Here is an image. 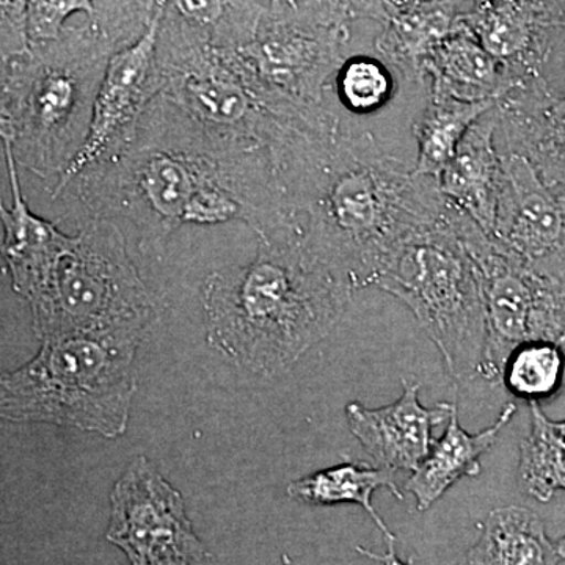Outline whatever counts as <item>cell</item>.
<instances>
[{"instance_id":"obj_15","label":"cell","mask_w":565,"mask_h":565,"mask_svg":"<svg viewBox=\"0 0 565 565\" xmlns=\"http://www.w3.org/2000/svg\"><path fill=\"white\" fill-rule=\"evenodd\" d=\"M404 392L394 403L367 408L359 403L345 405V418L353 437L363 446L375 467L414 473L435 444L434 429L448 423L452 404L424 407L419 385L403 381Z\"/></svg>"},{"instance_id":"obj_8","label":"cell","mask_w":565,"mask_h":565,"mask_svg":"<svg viewBox=\"0 0 565 565\" xmlns=\"http://www.w3.org/2000/svg\"><path fill=\"white\" fill-rule=\"evenodd\" d=\"M374 286L411 308L452 379L478 377L487 338L484 297L473 259L452 225L451 206L440 222L403 245Z\"/></svg>"},{"instance_id":"obj_7","label":"cell","mask_w":565,"mask_h":565,"mask_svg":"<svg viewBox=\"0 0 565 565\" xmlns=\"http://www.w3.org/2000/svg\"><path fill=\"white\" fill-rule=\"evenodd\" d=\"M41 341L65 334L148 330L158 300L114 221H88L29 300Z\"/></svg>"},{"instance_id":"obj_5","label":"cell","mask_w":565,"mask_h":565,"mask_svg":"<svg viewBox=\"0 0 565 565\" xmlns=\"http://www.w3.org/2000/svg\"><path fill=\"white\" fill-rule=\"evenodd\" d=\"M148 330L65 334L0 374V422L47 423L117 438L128 429L134 359Z\"/></svg>"},{"instance_id":"obj_30","label":"cell","mask_w":565,"mask_h":565,"mask_svg":"<svg viewBox=\"0 0 565 565\" xmlns=\"http://www.w3.org/2000/svg\"><path fill=\"white\" fill-rule=\"evenodd\" d=\"M294 7L318 24L345 31L353 21L384 24L393 11L392 0H296Z\"/></svg>"},{"instance_id":"obj_17","label":"cell","mask_w":565,"mask_h":565,"mask_svg":"<svg viewBox=\"0 0 565 565\" xmlns=\"http://www.w3.org/2000/svg\"><path fill=\"white\" fill-rule=\"evenodd\" d=\"M497 129L494 106L468 129L451 161L437 177L438 189L446 202L478 223L489 236L493 233L503 182Z\"/></svg>"},{"instance_id":"obj_12","label":"cell","mask_w":565,"mask_h":565,"mask_svg":"<svg viewBox=\"0 0 565 565\" xmlns=\"http://www.w3.org/2000/svg\"><path fill=\"white\" fill-rule=\"evenodd\" d=\"M161 11L154 7L147 31L129 46L115 52L107 63L96 95L90 129L79 154L58 177L62 193L84 170L120 151L136 134L141 115L154 98V57Z\"/></svg>"},{"instance_id":"obj_16","label":"cell","mask_w":565,"mask_h":565,"mask_svg":"<svg viewBox=\"0 0 565 565\" xmlns=\"http://www.w3.org/2000/svg\"><path fill=\"white\" fill-rule=\"evenodd\" d=\"M497 137L504 151L523 156L546 184H565V95L534 76L497 104Z\"/></svg>"},{"instance_id":"obj_25","label":"cell","mask_w":565,"mask_h":565,"mask_svg":"<svg viewBox=\"0 0 565 565\" xmlns=\"http://www.w3.org/2000/svg\"><path fill=\"white\" fill-rule=\"evenodd\" d=\"M498 103L462 102L430 93L429 104L415 125L418 158L414 167L419 177L437 178L462 141L465 134Z\"/></svg>"},{"instance_id":"obj_13","label":"cell","mask_w":565,"mask_h":565,"mask_svg":"<svg viewBox=\"0 0 565 565\" xmlns=\"http://www.w3.org/2000/svg\"><path fill=\"white\" fill-rule=\"evenodd\" d=\"M501 161L493 239L535 273L565 281L564 218L555 188L523 156L501 152Z\"/></svg>"},{"instance_id":"obj_14","label":"cell","mask_w":565,"mask_h":565,"mask_svg":"<svg viewBox=\"0 0 565 565\" xmlns=\"http://www.w3.org/2000/svg\"><path fill=\"white\" fill-rule=\"evenodd\" d=\"M460 21L522 82L542 76L552 32L565 28L557 0H473Z\"/></svg>"},{"instance_id":"obj_11","label":"cell","mask_w":565,"mask_h":565,"mask_svg":"<svg viewBox=\"0 0 565 565\" xmlns=\"http://www.w3.org/2000/svg\"><path fill=\"white\" fill-rule=\"evenodd\" d=\"M107 539L131 565H206L184 500L147 457H136L110 493Z\"/></svg>"},{"instance_id":"obj_21","label":"cell","mask_w":565,"mask_h":565,"mask_svg":"<svg viewBox=\"0 0 565 565\" xmlns=\"http://www.w3.org/2000/svg\"><path fill=\"white\" fill-rule=\"evenodd\" d=\"M515 404H508L497 422L479 434H468L460 426L457 404H452L444 437L435 440L429 455L412 473L405 489L414 493L419 512L433 508L457 481L481 475V457L497 444L498 435L511 423Z\"/></svg>"},{"instance_id":"obj_19","label":"cell","mask_w":565,"mask_h":565,"mask_svg":"<svg viewBox=\"0 0 565 565\" xmlns=\"http://www.w3.org/2000/svg\"><path fill=\"white\" fill-rule=\"evenodd\" d=\"M423 71L424 81H430V93L462 102L500 103L512 88L522 84L503 62L479 43L462 21L435 47Z\"/></svg>"},{"instance_id":"obj_24","label":"cell","mask_w":565,"mask_h":565,"mask_svg":"<svg viewBox=\"0 0 565 565\" xmlns=\"http://www.w3.org/2000/svg\"><path fill=\"white\" fill-rule=\"evenodd\" d=\"M200 33L215 47L237 50L255 39L266 7L258 0H140Z\"/></svg>"},{"instance_id":"obj_10","label":"cell","mask_w":565,"mask_h":565,"mask_svg":"<svg viewBox=\"0 0 565 565\" xmlns=\"http://www.w3.org/2000/svg\"><path fill=\"white\" fill-rule=\"evenodd\" d=\"M349 39L351 31L318 24L288 0H270L255 39L234 54L264 95L311 109L326 104Z\"/></svg>"},{"instance_id":"obj_35","label":"cell","mask_w":565,"mask_h":565,"mask_svg":"<svg viewBox=\"0 0 565 565\" xmlns=\"http://www.w3.org/2000/svg\"><path fill=\"white\" fill-rule=\"evenodd\" d=\"M557 552H559L561 559H565V535L557 542Z\"/></svg>"},{"instance_id":"obj_3","label":"cell","mask_w":565,"mask_h":565,"mask_svg":"<svg viewBox=\"0 0 565 565\" xmlns=\"http://www.w3.org/2000/svg\"><path fill=\"white\" fill-rule=\"evenodd\" d=\"M352 292L310 250L302 225L259 234L250 263L203 282L207 344L248 373L274 377L332 332Z\"/></svg>"},{"instance_id":"obj_37","label":"cell","mask_w":565,"mask_h":565,"mask_svg":"<svg viewBox=\"0 0 565 565\" xmlns=\"http://www.w3.org/2000/svg\"><path fill=\"white\" fill-rule=\"evenodd\" d=\"M555 426H556L557 433L563 435V438L565 440V419H563V422H555Z\"/></svg>"},{"instance_id":"obj_26","label":"cell","mask_w":565,"mask_h":565,"mask_svg":"<svg viewBox=\"0 0 565 565\" xmlns=\"http://www.w3.org/2000/svg\"><path fill=\"white\" fill-rule=\"evenodd\" d=\"M530 433L520 445L519 481L523 492L548 503L565 490V440L541 404H530Z\"/></svg>"},{"instance_id":"obj_34","label":"cell","mask_w":565,"mask_h":565,"mask_svg":"<svg viewBox=\"0 0 565 565\" xmlns=\"http://www.w3.org/2000/svg\"><path fill=\"white\" fill-rule=\"evenodd\" d=\"M555 192H556L557 200H559L561 211H563L564 239H565V184L564 185H555Z\"/></svg>"},{"instance_id":"obj_32","label":"cell","mask_w":565,"mask_h":565,"mask_svg":"<svg viewBox=\"0 0 565 565\" xmlns=\"http://www.w3.org/2000/svg\"><path fill=\"white\" fill-rule=\"evenodd\" d=\"M29 50L28 0H0V65Z\"/></svg>"},{"instance_id":"obj_1","label":"cell","mask_w":565,"mask_h":565,"mask_svg":"<svg viewBox=\"0 0 565 565\" xmlns=\"http://www.w3.org/2000/svg\"><path fill=\"white\" fill-rule=\"evenodd\" d=\"M71 184L88 221L131 223L145 250L184 225L244 222L264 234L294 221L269 156L221 150L161 96L125 148Z\"/></svg>"},{"instance_id":"obj_33","label":"cell","mask_w":565,"mask_h":565,"mask_svg":"<svg viewBox=\"0 0 565 565\" xmlns=\"http://www.w3.org/2000/svg\"><path fill=\"white\" fill-rule=\"evenodd\" d=\"M394 541L396 539H386V552L385 555H377V553L370 552V550L356 548V552L362 553L363 556L370 557V559L379 561L384 565H414L412 561L404 563L396 555V548H394Z\"/></svg>"},{"instance_id":"obj_28","label":"cell","mask_w":565,"mask_h":565,"mask_svg":"<svg viewBox=\"0 0 565 565\" xmlns=\"http://www.w3.org/2000/svg\"><path fill=\"white\" fill-rule=\"evenodd\" d=\"M338 98L345 109L366 115L381 110L392 99L394 82L388 65L379 58H348L334 76Z\"/></svg>"},{"instance_id":"obj_20","label":"cell","mask_w":565,"mask_h":565,"mask_svg":"<svg viewBox=\"0 0 565 565\" xmlns=\"http://www.w3.org/2000/svg\"><path fill=\"white\" fill-rule=\"evenodd\" d=\"M465 3L471 0H422L393 6L388 20L382 24L384 31L375 40V51L405 79L423 84L424 63L459 28Z\"/></svg>"},{"instance_id":"obj_31","label":"cell","mask_w":565,"mask_h":565,"mask_svg":"<svg viewBox=\"0 0 565 565\" xmlns=\"http://www.w3.org/2000/svg\"><path fill=\"white\" fill-rule=\"evenodd\" d=\"M93 14V0H28V35L31 44L58 39L73 14Z\"/></svg>"},{"instance_id":"obj_4","label":"cell","mask_w":565,"mask_h":565,"mask_svg":"<svg viewBox=\"0 0 565 565\" xmlns=\"http://www.w3.org/2000/svg\"><path fill=\"white\" fill-rule=\"evenodd\" d=\"M115 47L90 22L31 44L6 63L0 82V137L14 161L39 177H61L79 154L93 106Z\"/></svg>"},{"instance_id":"obj_22","label":"cell","mask_w":565,"mask_h":565,"mask_svg":"<svg viewBox=\"0 0 565 565\" xmlns=\"http://www.w3.org/2000/svg\"><path fill=\"white\" fill-rule=\"evenodd\" d=\"M557 545L544 522L522 505L498 508L487 515L476 544L459 565H557Z\"/></svg>"},{"instance_id":"obj_9","label":"cell","mask_w":565,"mask_h":565,"mask_svg":"<svg viewBox=\"0 0 565 565\" xmlns=\"http://www.w3.org/2000/svg\"><path fill=\"white\" fill-rule=\"evenodd\" d=\"M451 221L473 259L484 297L487 338L479 375L501 384L505 360L516 345L544 340L565 348V281L535 273L452 206Z\"/></svg>"},{"instance_id":"obj_27","label":"cell","mask_w":565,"mask_h":565,"mask_svg":"<svg viewBox=\"0 0 565 565\" xmlns=\"http://www.w3.org/2000/svg\"><path fill=\"white\" fill-rule=\"evenodd\" d=\"M501 384L530 404L552 399L565 385L564 345L544 340L516 345L505 360Z\"/></svg>"},{"instance_id":"obj_23","label":"cell","mask_w":565,"mask_h":565,"mask_svg":"<svg viewBox=\"0 0 565 565\" xmlns=\"http://www.w3.org/2000/svg\"><path fill=\"white\" fill-rule=\"evenodd\" d=\"M394 478L396 473L385 468L359 462L341 463L296 479L288 486V494L292 500L302 501L305 504L360 505L373 519L385 539H394L392 531L373 505V493L379 489L390 490L397 500H405V494L401 492Z\"/></svg>"},{"instance_id":"obj_6","label":"cell","mask_w":565,"mask_h":565,"mask_svg":"<svg viewBox=\"0 0 565 565\" xmlns=\"http://www.w3.org/2000/svg\"><path fill=\"white\" fill-rule=\"evenodd\" d=\"M154 92L221 150L263 152L273 162L275 151L294 126L321 107L303 109L275 102L253 84L234 50L215 47L200 33L162 13L156 43Z\"/></svg>"},{"instance_id":"obj_38","label":"cell","mask_w":565,"mask_h":565,"mask_svg":"<svg viewBox=\"0 0 565 565\" xmlns=\"http://www.w3.org/2000/svg\"><path fill=\"white\" fill-rule=\"evenodd\" d=\"M288 2H291V3H294V2H296V0H288Z\"/></svg>"},{"instance_id":"obj_2","label":"cell","mask_w":565,"mask_h":565,"mask_svg":"<svg viewBox=\"0 0 565 565\" xmlns=\"http://www.w3.org/2000/svg\"><path fill=\"white\" fill-rule=\"evenodd\" d=\"M282 191L305 243L352 291L374 286L403 245L449 210L437 178L415 174L344 122L308 145Z\"/></svg>"},{"instance_id":"obj_29","label":"cell","mask_w":565,"mask_h":565,"mask_svg":"<svg viewBox=\"0 0 565 565\" xmlns=\"http://www.w3.org/2000/svg\"><path fill=\"white\" fill-rule=\"evenodd\" d=\"M151 17L140 0H93V14L87 21L115 51H120L140 39Z\"/></svg>"},{"instance_id":"obj_36","label":"cell","mask_w":565,"mask_h":565,"mask_svg":"<svg viewBox=\"0 0 565 565\" xmlns=\"http://www.w3.org/2000/svg\"><path fill=\"white\" fill-rule=\"evenodd\" d=\"M422 2V0H392L393 6H408V3ZM473 2V0H471Z\"/></svg>"},{"instance_id":"obj_18","label":"cell","mask_w":565,"mask_h":565,"mask_svg":"<svg viewBox=\"0 0 565 565\" xmlns=\"http://www.w3.org/2000/svg\"><path fill=\"white\" fill-rule=\"evenodd\" d=\"M0 139L6 148L11 192L14 199L10 210L0 203V218L6 230L2 255L9 266L14 291L31 300L47 280V275L58 256L70 244L71 236L58 232L55 225L36 217L29 210L22 196L10 140L7 137H0Z\"/></svg>"}]
</instances>
